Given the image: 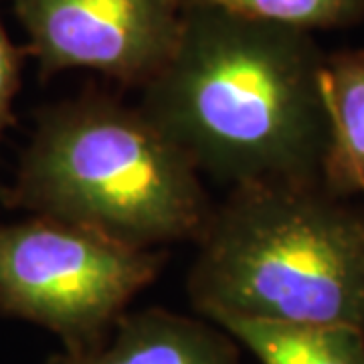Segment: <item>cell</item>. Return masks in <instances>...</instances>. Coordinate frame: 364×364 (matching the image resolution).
Instances as JSON below:
<instances>
[{
    "label": "cell",
    "instance_id": "cell-1",
    "mask_svg": "<svg viewBox=\"0 0 364 364\" xmlns=\"http://www.w3.org/2000/svg\"><path fill=\"white\" fill-rule=\"evenodd\" d=\"M324 61L308 31L191 9L138 105L200 174L231 188L322 182Z\"/></svg>",
    "mask_w": 364,
    "mask_h": 364
},
{
    "label": "cell",
    "instance_id": "cell-8",
    "mask_svg": "<svg viewBox=\"0 0 364 364\" xmlns=\"http://www.w3.org/2000/svg\"><path fill=\"white\" fill-rule=\"evenodd\" d=\"M210 322L261 364H364V330L346 324H298L239 316Z\"/></svg>",
    "mask_w": 364,
    "mask_h": 364
},
{
    "label": "cell",
    "instance_id": "cell-9",
    "mask_svg": "<svg viewBox=\"0 0 364 364\" xmlns=\"http://www.w3.org/2000/svg\"><path fill=\"white\" fill-rule=\"evenodd\" d=\"M182 11L219 9L257 21L294 26L301 31L336 28L356 23L364 14V0H178Z\"/></svg>",
    "mask_w": 364,
    "mask_h": 364
},
{
    "label": "cell",
    "instance_id": "cell-4",
    "mask_svg": "<svg viewBox=\"0 0 364 364\" xmlns=\"http://www.w3.org/2000/svg\"><path fill=\"white\" fill-rule=\"evenodd\" d=\"M166 253L117 243L55 217L0 225V314L59 336L63 350L100 346Z\"/></svg>",
    "mask_w": 364,
    "mask_h": 364
},
{
    "label": "cell",
    "instance_id": "cell-2",
    "mask_svg": "<svg viewBox=\"0 0 364 364\" xmlns=\"http://www.w3.org/2000/svg\"><path fill=\"white\" fill-rule=\"evenodd\" d=\"M2 205L138 249L196 241L215 207L195 164L140 105L102 91L41 109Z\"/></svg>",
    "mask_w": 364,
    "mask_h": 364
},
{
    "label": "cell",
    "instance_id": "cell-10",
    "mask_svg": "<svg viewBox=\"0 0 364 364\" xmlns=\"http://www.w3.org/2000/svg\"><path fill=\"white\" fill-rule=\"evenodd\" d=\"M26 57H28L26 47L14 45L0 23V142H2L4 132L9 130L14 122L13 102L14 95L21 90V75H23ZM4 188L6 186H2L0 182V205H2Z\"/></svg>",
    "mask_w": 364,
    "mask_h": 364
},
{
    "label": "cell",
    "instance_id": "cell-7",
    "mask_svg": "<svg viewBox=\"0 0 364 364\" xmlns=\"http://www.w3.org/2000/svg\"><path fill=\"white\" fill-rule=\"evenodd\" d=\"M322 93L328 116L322 184L342 198L364 195V51L326 57Z\"/></svg>",
    "mask_w": 364,
    "mask_h": 364
},
{
    "label": "cell",
    "instance_id": "cell-3",
    "mask_svg": "<svg viewBox=\"0 0 364 364\" xmlns=\"http://www.w3.org/2000/svg\"><path fill=\"white\" fill-rule=\"evenodd\" d=\"M196 245L186 291L208 320L364 330V213L322 182L235 186Z\"/></svg>",
    "mask_w": 364,
    "mask_h": 364
},
{
    "label": "cell",
    "instance_id": "cell-6",
    "mask_svg": "<svg viewBox=\"0 0 364 364\" xmlns=\"http://www.w3.org/2000/svg\"><path fill=\"white\" fill-rule=\"evenodd\" d=\"M45 364H241L233 338L219 328L164 308L122 314L90 350L53 354Z\"/></svg>",
    "mask_w": 364,
    "mask_h": 364
},
{
    "label": "cell",
    "instance_id": "cell-5",
    "mask_svg": "<svg viewBox=\"0 0 364 364\" xmlns=\"http://www.w3.org/2000/svg\"><path fill=\"white\" fill-rule=\"evenodd\" d=\"M41 79L90 69L142 90L166 65L182 25L178 0H13Z\"/></svg>",
    "mask_w": 364,
    "mask_h": 364
}]
</instances>
